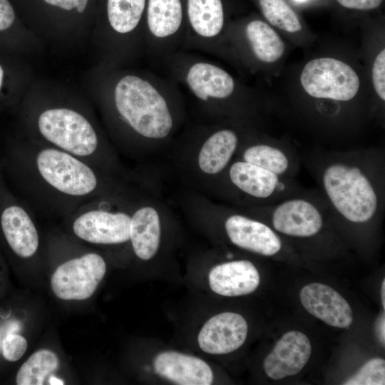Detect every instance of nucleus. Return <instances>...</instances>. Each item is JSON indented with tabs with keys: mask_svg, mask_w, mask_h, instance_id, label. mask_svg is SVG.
<instances>
[{
	"mask_svg": "<svg viewBox=\"0 0 385 385\" xmlns=\"http://www.w3.org/2000/svg\"><path fill=\"white\" fill-rule=\"evenodd\" d=\"M372 81L375 91L381 99L385 100V50H382L374 60Z\"/></svg>",
	"mask_w": 385,
	"mask_h": 385,
	"instance_id": "cd10ccee",
	"label": "nucleus"
},
{
	"mask_svg": "<svg viewBox=\"0 0 385 385\" xmlns=\"http://www.w3.org/2000/svg\"><path fill=\"white\" fill-rule=\"evenodd\" d=\"M27 346V342L24 337L16 334H9L2 342L3 356L7 361H18L26 352Z\"/></svg>",
	"mask_w": 385,
	"mask_h": 385,
	"instance_id": "bb28decb",
	"label": "nucleus"
},
{
	"mask_svg": "<svg viewBox=\"0 0 385 385\" xmlns=\"http://www.w3.org/2000/svg\"><path fill=\"white\" fill-rule=\"evenodd\" d=\"M265 18L274 26L289 33L302 29V24L293 9L284 0H258Z\"/></svg>",
	"mask_w": 385,
	"mask_h": 385,
	"instance_id": "b1692460",
	"label": "nucleus"
},
{
	"mask_svg": "<svg viewBox=\"0 0 385 385\" xmlns=\"http://www.w3.org/2000/svg\"><path fill=\"white\" fill-rule=\"evenodd\" d=\"M160 226L157 211L145 207L135 212L130 221V239L135 255L148 260L156 253L160 243Z\"/></svg>",
	"mask_w": 385,
	"mask_h": 385,
	"instance_id": "a211bd4d",
	"label": "nucleus"
},
{
	"mask_svg": "<svg viewBox=\"0 0 385 385\" xmlns=\"http://www.w3.org/2000/svg\"><path fill=\"white\" fill-rule=\"evenodd\" d=\"M47 4L65 10L76 9L78 12L84 11L88 0H43Z\"/></svg>",
	"mask_w": 385,
	"mask_h": 385,
	"instance_id": "7c9ffc66",
	"label": "nucleus"
},
{
	"mask_svg": "<svg viewBox=\"0 0 385 385\" xmlns=\"http://www.w3.org/2000/svg\"><path fill=\"white\" fill-rule=\"evenodd\" d=\"M38 124L44 138L71 153L86 156L96 149L98 138L93 128L73 110H47L41 114Z\"/></svg>",
	"mask_w": 385,
	"mask_h": 385,
	"instance_id": "423d86ee",
	"label": "nucleus"
},
{
	"mask_svg": "<svg viewBox=\"0 0 385 385\" xmlns=\"http://www.w3.org/2000/svg\"><path fill=\"white\" fill-rule=\"evenodd\" d=\"M323 185L334 207L348 220L365 222L374 215L378 202L376 192L357 167L330 165L323 174Z\"/></svg>",
	"mask_w": 385,
	"mask_h": 385,
	"instance_id": "f03ea898",
	"label": "nucleus"
},
{
	"mask_svg": "<svg viewBox=\"0 0 385 385\" xmlns=\"http://www.w3.org/2000/svg\"><path fill=\"white\" fill-rule=\"evenodd\" d=\"M3 232L13 251L21 257H31L38 246L36 227L26 211L19 206H10L1 217Z\"/></svg>",
	"mask_w": 385,
	"mask_h": 385,
	"instance_id": "f3484780",
	"label": "nucleus"
},
{
	"mask_svg": "<svg viewBox=\"0 0 385 385\" xmlns=\"http://www.w3.org/2000/svg\"><path fill=\"white\" fill-rule=\"evenodd\" d=\"M14 19V11L9 1L0 0V31L9 29Z\"/></svg>",
	"mask_w": 385,
	"mask_h": 385,
	"instance_id": "c85d7f7f",
	"label": "nucleus"
},
{
	"mask_svg": "<svg viewBox=\"0 0 385 385\" xmlns=\"http://www.w3.org/2000/svg\"><path fill=\"white\" fill-rule=\"evenodd\" d=\"M385 314L382 313L376 322L375 332L377 338L381 344L384 346L385 344Z\"/></svg>",
	"mask_w": 385,
	"mask_h": 385,
	"instance_id": "2f4dec72",
	"label": "nucleus"
},
{
	"mask_svg": "<svg viewBox=\"0 0 385 385\" xmlns=\"http://www.w3.org/2000/svg\"><path fill=\"white\" fill-rule=\"evenodd\" d=\"M211 289L222 296L237 297L253 292L260 284V275L254 265L238 260L215 266L208 275Z\"/></svg>",
	"mask_w": 385,
	"mask_h": 385,
	"instance_id": "dca6fc26",
	"label": "nucleus"
},
{
	"mask_svg": "<svg viewBox=\"0 0 385 385\" xmlns=\"http://www.w3.org/2000/svg\"><path fill=\"white\" fill-rule=\"evenodd\" d=\"M238 143L237 134L221 129L211 134L203 143L198 156L200 169L207 174L220 172L228 163Z\"/></svg>",
	"mask_w": 385,
	"mask_h": 385,
	"instance_id": "4be33fe9",
	"label": "nucleus"
},
{
	"mask_svg": "<svg viewBox=\"0 0 385 385\" xmlns=\"http://www.w3.org/2000/svg\"><path fill=\"white\" fill-rule=\"evenodd\" d=\"M245 318L234 312L213 316L202 326L197 341L200 349L211 354L232 352L245 342L247 335Z\"/></svg>",
	"mask_w": 385,
	"mask_h": 385,
	"instance_id": "1a4fd4ad",
	"label": "nucleus"
},
{
	"mask_svg": "<svg viewBox=\"0 0 385 385\" xmlns=\"http://www.w3.org/2000/svg\"><path fill=\"white\" fill-rule=\"evenodd\" d=\"M381 303L384 309L385 308V280L384 279L381 284Z\"/></svg>",
	"mask_w": 385,
	"mask_h": 385,
	"instance_id": "72a5a7b5",
	"label": "nucleus"
},
{
	"mask_svg": "<svg viewBox=\"0 0 385 385\" xmlns=\"http://www.w3.org/2000/svg\"><path fill=\"white\" fill-rule=\"evenodd\" d=\"M225 229L235 245L265 256L277 253L282 246L279 237L262 222L242 215H232L225 222Z\"/></svg>",
	"mask_w": 385,
	"mask_h": 385,
	"instance_id": "4468645a",
	"label": "nucleus"
},
{
	"mask_svg": "<svg viewBox=\"0 0 385 385\" xmlns=\"http://www.w3.org/2000/svg\"><path fill=\"white\" fill-rule=\"evenodd\" d=\"M243 36L251 54L259 61L273 63L284 52V43L278 34L261 20H252L243 29Z\"/></svg>",
	"mask_w": 385,
	"mask_h": 385,
	"instance_id": "6ab92c4d",
	"label": "nucleus"
},
{
	"mask_svg": "<svg viewBox=\"0 0 385 385\" xmlns=\"http://www.w3.org/2000/svg\"><path fill=\"white\" fill-rule=\"evenodd\" d=\"M344 384H385V361L380 358L369 360L354 376L346 380Z\"/></svg>",
	"mask_w": 385,
	"mask_h": 385,
	"instance_id": "a878e982",
	"label": "nucleus"
},
{
	"mask_svg": "<svg viewBox=\"0 0 385 385\" xmlns=\"http://www.w3.org/2000/svg\"><path fill=\"white\" fill-rule=\"evenodd\" d=\"M183 0H146L145 54L151 64L183 50L187 34Z\"/></svg>",
	"mask_w": 385,
	"mask_h": 385,
	"instance_id": "7ed1b4c3",
	"label": "nucleus"
},
{
	"mask_svg": "<svg viewBox=\"0 0 385 385\" xmlns=\"http://www.w3.org/2000/svg\"><path fill=\"white\" fill-rule=\"evenodd\" d=\"M274 228L283 234L295 237H310L322 228V217L311 202L294 199L279 205L272 214Z\"/></svg>",
	"mask_w": 385,
	"mask_h": 385,
	"instance_id": "2eb2a0df",
	"label": "nucleus"
},
{
	"mask_svg": "<svg viewBox=\"0 0 385 385\" xmlns=\"http://www.w3.org/2000/svg\"><path fill=\"white\" fill-rule=\"evenodd\" d=\"M122 119L138 135L163 139L175 125L172 103L181 98L176 83L158 69L122 75L113 89Z\"/></svg>",
	"mask_w": 385,
	"mask_h": 385,
	"instance_id": "f257e3e1",
	"label": "nucleus"
},
{
	"mask_svg": "<svg viewBox=\"0 0 385 385\" xmlns=\"http://www.w3.org/2000/svg\"><path fill=\"white\" fill-rule=\"evenodd\" d=\"M131 218L123 212L92 210L78 217L73 223L74 233L95 244H118L130 239Z\"/></svg>",
	"mask_w": 385,
	"mask_h": 385,
	"instance_id": "9b49d317",
	"label": "nucleus"
},
{
	"mask_svg": "<svg viewBox=\"0 0 385 385\" xmlns=\"http://www.w3.org/2000/svg\"><path fill=\"white\" fill-rule=\"evenodd\" d=\"M145 6L146 0H107L106 11L111 30L122 36L138 34L144 41Z\"/></svg>",
	"mask_w": 385,
	"mask_h": 385,
	"instance_id": "aec40b11",
	"label": "nucleus"
},
{
	"mask_svg": "<svg viewBox=\"0 0 385 385\" xmlns=\"http://www.w3.org/2000/svg\"><path fill=\"white\" fill-rule=\"evenodd\" d=\"M42 177L59 191L71 195H84L96 186L92 170L71 155L55 149H45L37 158Z\"/></svg>",
	"mask_w": 385,
	"mask_h": 385,
	"instance_id": "6e6552de",
	"label": "nucleus"
},
{
	"mask_svg": "<svg viewBox=\"0 0 385 385\" xmlns=\"http://www.w3.org/2000/svg\"><path fill=\"white\" fill-rule=\"evenodd\" d=\"M48 384H63V381L61 380L60 379L56 378L53 375H51L48 379Z\"/></svg>",
	"mask_w": 385,
	"mask_h": 385,
	"instance_id": "473e14b6",
	"label": "nucleus"
},
{
	"mask_svg": "<svg viewBox=\"0 0 385 385\" xmlns=\"http://www.w3.org/2000/svg\"><path fill=\"white\" fill-rule=\"evenodd\" d=\"M3 81H4V70L0 65V90L3 84Z\"/></svg>",
	"mask_w": 385,
	"mask_h": 385,
	"instance_id": "f704fd0d",
	"label": "nucleus"
},
{
	"mask_svg": "<svg viewBox=\"0 0 385 385\" xmlns=\"http://www.w3.org/2000/svg\"><path fill=\"white\" fill-rule=\"evenodd\" d=\"M59 360L55 353L41 349L33 354L20 367L16 374L18 385H42L58 369Z\"/></svg>",
	"mask_w": 385,
	"mask_h": 385,
	"instance_id": "5701e85b",
	"label": "nucleus"
},
{
	"mask_svg": "<svg viewBox=\"0 0 385 385\" xmlns=\"http://www.w3.org/2000/svg\"><path fill=\"white\" fill-rule=\"evenodd\" d=\"M311 352L310 342L304 334L298 331L288 332L266 356L263 364L265 371L275 380L296 375L307 363Z\"/></svg>",
	"mask_w": 385,
	"mask_h": 385,
	"instance_id": "9d476101",
	"label": "nucleus"
},
{
	"mask_svg": "<svg viewBox=\"0 0 385 385\" xmlns=\"http://www.w3.org/2000/svg\"><path fill=\"white\" fill-rule=\"evenodd\" d=\"M296 1H298V2H302V1H304L305 0H295Z\"/></svg>",
	"mask_w": 385,
	"mask_h": 385,
	"instance_id": "c9c22d12",
	"label": "nucleus"
},
{
	"mask_svg": "<svg viewBox=\"0 0 385 385\" xmlns=\"http://www.w3.org/2000/svg\"><path fill=\"white\" fill-rule=\"evenodd\" d=\"M106 265L101 256L88 253L61 265L52 275L54 294L63 300H84L91 297L104 277Z\"/></svg>",
	"mask_w": 385,
	"mask_h": 385,
	"instance_id": "0eeeda50",
	"label": "nucleus"
},
{
	"mask_svg": "<svg viewBox=\"0 0 385 385\" xmlns=\"http://www.w3.org/2000/svg\"><path fill=\"white\" fill-rule=\"evenodd\" d=\"M230 177L240 190L259 198L270 197L279 183L277 174L245 161L235 163L230 168Z\"/></svg>",
	"mask_w": 385,
	"mask_h": 385,
	"instance_id": "412c9836",
	"label": "nucleus"
},
{
	"mask_svg": "<svg viewBox=\"0 0 385 385\" xmlns=\"http://www.w3.org/2000/svg\"><path fill=\"white\" fill-rule=\"evenodd\" d=\"M300 300L305 309L326 324L348 328L353 321L352 310L346 300L328 285L311 283L302 288Z\"/></svg>",
	"mask_w": 385,
	"mask_h": 385,
	"instance_id": "f8f14e48",
	"label": "nucleus"
},
{
	"mask_svg": "<svg viewBox=\"0 0 385 385\" xmlns=\"http://www.w3.org/2000/svg\"><path fill=\"white\" fill-rule=\"evenodd\" d=\"M155 373L180 385H210L213 374L202 359L175 351L156 355L153 361Z\"/></svg>",
	"mask_w": 385,
	"mask_h": 385,
	"instance_id": "ddd939ff",
	"label": "nucleus"
},
{
	"mask_svg": "<svg viewBox=\"0 0 385 385\" xmlns=\"http://www.w3.org/2000/svg\"><path fill=\"white\" fill-rule=\"evenodd\" d=\"M342 6L356 10H371L378 8L383 0H337Z\"/></svg>",
	"mask_w": 385,
	"mask_h": 385,
	"instance_id": "c756f323",
	"label": "nucleus"
},
{
	"mask_svg": "<svg viewBox=\"0 0 385 385\" xmlns=\"http://www.w3.org/2000/svg\"><path fill=\"white\" fill-rule=\"evenodd\" d=\"M245 162L254 164L277 175L284 173L288 168L289 160L279 149L267 145H256L244 153Z\"/></svg>",
	"mask_w": 385,
	"mask_h": 385,
	"instance_id": "393cba45",
	"label": "nucleus"
},
{
	"mask_svg": "<svg viewBox=\"0 0 385 385\" xmlns=\"http://www.w3.org/2000/svg\"><path fill=\"white\" fill-rule=\"evenodd\" d=\"M300 81L311 96L347 101L359 88V78L348 64L332 58L311 60L304 67Z\"/></svg>",
	"mask_w": 385,
	"mask_h": 385,
	"instance_id": "20e7f679",
	"label": "nucleus"
},
{
	"mask_svg": "<svg viewBox=\"0 0 385 385\" xmlns=\"http://www.w3.org/2000/svg\"><path fill=\"white\" fill-rule=\"evenodd\" d=\"M185 9L187 34L183 50L218 54L225 32L222 1L185 0Z\"/></svg>",
	"mask_w": 385,
	"mask_h": 385,
	"instance_id": "39448f33",
	"label": "nucleus"
}]
</instances>
